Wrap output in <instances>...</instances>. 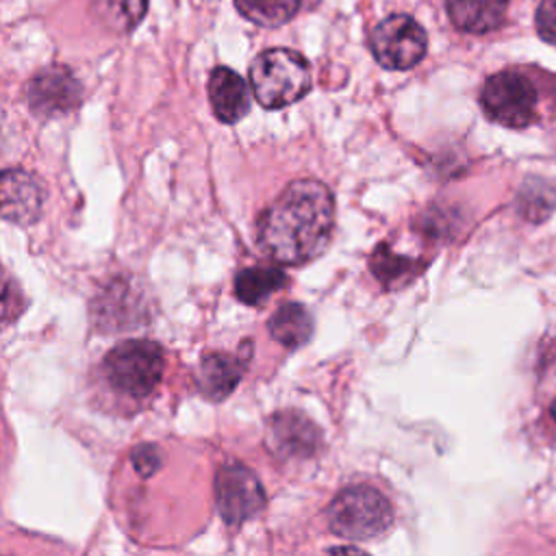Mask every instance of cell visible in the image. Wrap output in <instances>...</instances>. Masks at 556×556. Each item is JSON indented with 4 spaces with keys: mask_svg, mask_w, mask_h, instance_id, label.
<instances>
[{
    "mask_svg": "<svg viewBox=\"0 0 556 556\" xmlns=\"http://www.w3.org/2000/svg\"><path fill=\"white\" fill-rule=\"evenodd\" d=\"M215 500L228 526H241L263 510L265 491L256 473L241 463H226L215 476Z\"/></svg>",
    "mask_w": 556,
    "mask_h": 556,
    "instance_id": "obj_7",
    "label": "cell"
},
{
    "mask_svg": "<svg viewBox=\"0 0 556 556\" xmlns=\"http://www.w3.org/2000/svg\"><path fill=\"white\" fill-rule=\"evenodd\" d=\"M328 526L343 539L380 536L393 521L389 500L374 486L358 484L343 489L326 510Z\"/></svg>",
    "mask_w": 556,
    "mask_h": 556,
    "instance_id": "obj_5",
    "label": "cell"
},
{
    "mask_svg": "<svg viewBox=\"0 0 556 556\" xmlns=\"http://www.w3.org/2000/svg\"><path fill=\"white\" fill-rule=\"evenodd\" d=\"M334 198L313 178L289 182L258 217V243L282 265H304L317 258L332 235Z\"/></svg>",
    "mask_w": 556,
    "mask_h": 556,
    "instance_id": "obj_1",
    "label": "cell"
},
{
    "mask_svg": "<svg viewBox=\"0 0 556 556\" xmlns=\"http://www.w3.org/2000/svg\"><path fill=\"white\" fill-rule=\"evenodd\" d=\"M480 104L491 122L526 128L539 117V89L523 70H502L484 80Z\"/></svg>",
    "mask_w": 556,
    "mask_h": 556,
    "instance_id": "obj_4",
    "label": "cell"
},
{
    "mask_svg": "<svg viewBox=\"0 0 556 556\" xmlns=\"http://www.w3.org/2000/svg\"><path fill=\"white\" fill-rule=\"evenodd\" d=\"M285 282L287 276L278 267H245L235 276V293L243 304H261Z\"/></svg>",
    "mask_w": 556,
    "mask_h": 556,
    "instance_id": "obj_15",
    "label": "cell"
},
{
    "mask_svg": "<svg viewBox=\"0 0 556 556\" xmlns=\"http://www.w3.org/2000/svg\"><path fill=\"white\" fill-rule=\"evenodd\" d=\"M46 202V187L39 176L26 169H4L0 172V217L28 226L41 217Z\"/></svg>",
    "mask_w": 556,
    "mask_h": 556,
    "instance_id": "obj_9",
    "label": "cell"
},
{
    "mask_svg": "<svg viewBox=\"0 0 556 556\" xmlns=\"http://www.w3.org/2000/svg\"><path fill=\"white\" fill-rule=\"evenodd\" d=\"M241 374H243L241 358L224 352H211L200 361L198 389L202 391L204 397L213 402H222L235 391Z\"/></svg>",
    "mask_w": 556,
    "mask_h": 556,
    "instance_id": "obj_13",
    "label": "cell"
},
{
    "mask_svg": "<svg viewBox=\"0 0 556 556\" xmlns=\"http://www.w3.org/2000/svg\"><path fill=\"white\" fill-rule=\"evenodd\" d=\"M304 0H235L237 11L256 26L276 28L291 22Z\"/></svg>",
    "mask_w": 556,
    "mask_h": 556,
    "instance_id": "obj_16",
    "label": "cell"
},
{
    "mask_svg": "<svg viewBox=\"0 0 556 556\" xmlns=\"http://www.w3.org/2000/svg\"><path fill=\"white\" fill-rule=\"evenodd\" d=\"M26 308L20 282L0 265V330L11 326Z\"/></svg>",
    "mask_w": 556,
    "mask_h": 556,
    "instance_id": "obj_20",
    "label": "cell"
},
{
    "mask_svg": "<svg viewBox=\"0 0 556 556\" xmlns=\"http://www.w3.org/2000/svg\"><path fill=\"white\" fill-rule=\"evenodd\" d=\"M534 24L539 37L556 46V0H541L534 15Z\"/></svg>",
    "mask_w": 556,
    "mask_h": 556,
    "instance_id": "obj_21",
    "label": "cell"
},
{
    "mask_svg": "<svg viewBox=\"0 0 556 556\" xmlns=\"http://www.w3.org/2000/svg\"><path fill=\"white\" fill-rule=\"evenodd\" d=\"M106 382L122 395L141 400L150 395L165 367V356L159 343L150 339H128L117 343L104 356Z\"/></svg>",
    "mask_w": 556,
    "mask_h": 556,
    "instance_id": "obj_3",
    "label": "cell"
},
{
    "mask_svg": "<svg viewBox=\"0 0 556 556\" xmlns=\"http://www.w3.org/2000/svg\"><path fill=\"white\" fill-rule=\"evenodd\" d=\"M311 65L298 50L269 48L250 65V85L263 109L276 111L302 100L311 89Z\"/></svg>",
    "mask_w": 556,
    "mask_h": 556,
    "instance_id": "obj_2",
    "label": "cell"
},
{
    "mask_svg": "<svg viewBox=\"0 0 556 556\" xmlns=\"http://www.w3.org/2000/svg\"><path fill=\"white\" fill-rule=\"evenodd\" d=\"M269 334L285 348L295 350L300 345H304L311 334H313V317L311 313L298 304V302H289L282 304L267 321Z\"/></svg>",
    "mask_w": 556,
    "mask_h": 556,
    "instance_id": "obj_14",
    "label": "cell"
},
{
    "mask_svg": "<svg viewBox=\"0 0 556 556\" xmlns=\"http://www.w3.org/2000/svg\"><path fill=\"white\" fill-rule=\"evenodd\" d=\"M269 441L280 454L304 458L319 447L321 437L306 415L298 410H282L269 421Z\"/></svg>",
    "mask_w": 556,
    "mask_h": 556,
    "instance_id": "obj_10",
    "label": "cell"
},
{
    "mask_svg": "<svg viewBox=\"0 0 556 556\" xmlns=\"http://www.w3.org/2000/svg\"><path fill=\"white\" fill-rule=\"evenodd\" d=\"M556 206V185L545 178H528L519 189V213L530 222H543Z\"/></svg>",
    "mask_w": 556,
    "mask_h": 556,
    "instance_id": "obj_19",
    "label": "cell"
},
{
    "mask_svg": "<svg viewBox=\"0 0 556 556\" xmlns=\"http://www.w3.org/2000/svg\"><path fill=\"white\" fill-rule=\"evenodd\" d=\"M208 100L215 117L224 124L239 122L250 111L245 80L230 67H215L208 76Z\"/></svg>",
    "mask_w": 556,
    "mask_h": 556,
    "instance_id": "obj_11",
    "label": "cell"
},
{
    "mask_svg": "<svg viewBox=\"0 0 556 556\" xmlns=\"http://www.w3.org/2000/svg\"><path fill=\"white\" fill-rule=\"evenodd\" d=\"M369 48L374 59L393 72L415 67L428 48V37L421 24L406 15L393 13L378 22L369 35Z\"/></svg>",
    "mask_w": 556,
    "mask_h": 556,
    "instance_id": "obj_6",
    "label": "cell"
},
{
    "mask_svg": "<svg viewBox=\"0 0 556 556\" xmlns=\"http://www.w3.org/2000/svg\"><path fill=\"white\" fill-rule=\"evenodd\" d=\"M132 465L141 476H150L159 467V450L154 445H139L132 452Z\"/></svg>",
    "mask_w": 556,
    "mask_h": 556,
    "instance_id": "obj_22",
    "label": "cell"
},
{
    "mask_svg": "<svg viewBox=\"0 0 556 556\" xmlns=\"http://www.w3.org/2000/svg\"><path fill=\"white\" fill-rule=\"evenodd\" d=\"M26 96L33 113L39 117H54L78 106L83 87L67 67L52 65L30 78Z\"/></svg>",
    "mask_w": 556,
    "mask_h": 556,
    "instance_id": "obj_8",
    "label": "cell"
},
{
    "mask_svg": "<svg viewBox=\"0 0 556 556\" xmlns=\"http://www.w3.org/2000/svg\"><path fill=\"white\" fill-rule=\"evenodd\" d=\"M549 413H552V417H554V421H556V400L552 402V408H549Z\"/></svg>",
    "mask_w": 556,
    "mask_h": 556,
    "instance_id": "obj_23",
    "label": "cell"
},
{
    "mask_svg": "<svg viewBox=\"0 0 556 556\" xmlns=\"http://www.w3.org/2000/svg\"><path fill=\"white\" fill-rule=\"evenodd\" d=\"M371 271L378 276V280L387 287H400L406 280H410L413 276L419 274V269L424 267V263H419L417 258H408L402 254H395L393 250H389L384 243L376 248V252L371 254L369 261Z\"/></svg>",
    "mask_w": 556,
    "mask_h": 556,
    "instance_id": "obj_18",
    "label": "cell"
},
{
    "mask_svg": "<svg viewBox=\"0 0 556 556\" xmlns=\"http://www.w3.org/2000/svg\"><path fill=\"white\" fill-rule=\"evenodd\" d=\"M91 9L106 28L128 33L146 17L148 0H91Z\"/></svg>",
    "mask_w": 556,
    "mask_h": 556,
    "instance_id": "obj_17",
    "label": "cell"
},
{
    "mask_svg": "<svg viewBox=\"0 0 556 556\" xmlns=\"http://www.w3.org/2000/svg\"><path fill=\"white\" fill-rule=\"evenodd\" d=\"M510 0H445L452 24L471 35H484L502 26Z\"/></svg>",
    "mask_w": 556,
    "mask_h": 556,
    "instance_id": "obj_12",
    "label": "cell"
}]
</instances>
